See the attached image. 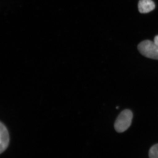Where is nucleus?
I'll return each mask as SVG.
<instances>
[{"label": "nucleus", "instance_id": "f257e3e1", "mask_svg": "<svg viewBox=\"0 0 158 158\" xmlns=\"http://www.w3.org/2000/svg\"><path fill=\"white\" fill-rule=\"evenodd\" d=\"M133 113L129 110L123 111L116 118L114 128L118 133L125 131L131 126L133 118Z\"/></svg>", "mask_w": 158, "mask_h": 158}, {"label": "nucleus", "instance_id": "f03ea898", "mask_svg": "<svg viewBox=\"0 0 158 158\" xmlns=\"http://www.w3.org/2000/svg\"><path fill=\"white\" fill-rule=\"evenodd\" d=\"M138 50L144 56L158 60V45L149 40L142 41L138 44Z\"/></svg>", "mask_w": 158, "mask_h": 158}, {"label": "nucleus", "instance_id": "7ed1b4c3", "mask_svg": "<svg viewBox=\"0 0 158 158\" xmlns=\"http://www.w3.org/2000/svg\"><path fill=\"white\" fill-rule=\"evenodd\" d=\"M9 135L8 129L2 123L0 125V153H2L9 145Z\"/></svg>", "mask_w": 158, "mask_h": 158}, {"label": "nucleus", "instance_id": "20e7f679", "mask_svg": "<svg viewBox=\"0 0 158 158\" xmlns=\"http://www.w3.org/2000/svg\"><path fill=\"white\" fill-rule=\"evenodd\" d=\"M138 8L140 13H147L155 9V4L152 0H140Z\"/></svg>", "mask_w": 158, "mask_h": 158}, {"label": "nucleus", "instance_id": "39448f33", "mask_svg": "<svg viewBox=\"0 0 158 158\" xmlns=\"http://www.w3.org/2000/svg\"><path fill=\"white\" fill-rule=\"evenodd\" d=\"M149 158H158V144H154L149 149Z\"/></svg>", "mask_w": 158, "mask_h": 158}, {"label": "nucleus", "instance_id": "423d86ee", "mask_svg": "<svg viewBox=\"0 0 158 158\" xmlns=\"http://www.w3.org/2000/svg\"><path fill=\"white\" fill-rule=\"evenodd\" d=\"M154 42L156 44L158 45V35L156 36L154 39Z\"/></svg>", "mask_w": 158, "mask_h": 158}]
</instances>
